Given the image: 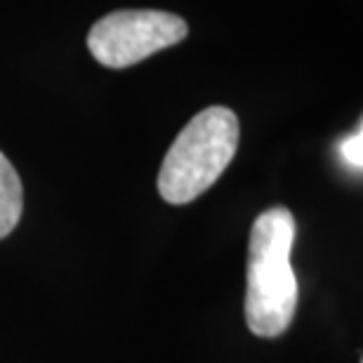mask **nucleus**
Segmentation results:
<instances>
[{"mask_svg":"<svg viewBox=\"0 0 363 363\" xmlns=\"http://www.w3.org/2000/svg\"><path fill=\"white\" fill-rule=\"evenodd\" d=\"M236 113L227 106H210L196 113L172 142L158 172V194L170 206H184L206 194L236 156Z\"/></svg>","mask_w":363,"mask_h":363,"instance_id":"2","label":"nucleus"},{"mask_svg":"<svg viewBox=\"0 0 363 363\" xmlns=\"http://www.w3.org/2000/svg\"><path fill=\"white\" fill-rule=\"evenodd\" d=\"M189 35L186 21L161 10H118L101 17L88 33V50L101 67L125 69Z\"/></svg>","mask_w":363,"mask_h":363,"instance_id":"3","label":"nucleus"},{"mask_svg":"<svg viewBox=\"0 0 363 363\" xmlns=\"http://www.w3.org/2000/svg\"><path fill=\"white\" fill-rule=\"evenodd\" d=\"M24 210V189L14 165L0 151V238L12 234Z\"/></svg>","mask_w":363,"mask_h":363,"instance_id":"4","label":"nucleus"},{"mask_svg":"<svg viewBox=\"0 0 363 363\" xmlns=\"http://www.w3.org/2000/svg\"><path fill=\"white\" fill-rule=\"evenodd\" d=\"M363 135H361V128H357V133H352L350 137H345L340 142V158L350 165L352 170H361L363 165Z\"/></svg>","mask_w":363,"mask_h":363,"instance_id":"5","label":"nucleus"},{"mask_svg":"<svg viewBox=\"0 0 363 363\" xmlns=\"http://www.w3.org/2000/svg\"><path fill=\"white\" fill-rule=\"evenodd\" d=\"M295 217L288 208L264 210L252 222L245 274V323L257 337H279L297 311V276L290 262L295 245Z\"/></svg>","mask_w":363,"mask_h":363,"instance_id":"1","label":"nucleus"}]
</instances>
